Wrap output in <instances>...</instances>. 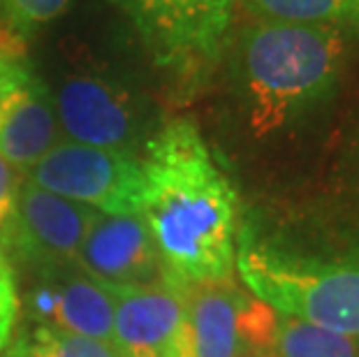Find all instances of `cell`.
Returning a JSON list of instances; mask_svg holds the SVG:
<instances>
[{
	"mask_svg": "<svg viewBox=\"0 0 359 357\" xmlns=\"http://www.w3.org/2000/svg\"><path fill=\"white\" fill-rule=\"evenodd\" d=\"M144 149L140 218L167 274L183 283L232 278L239 197L200 128L174 119Z\"/></svg>",
	"mask_w": 359,
	"mask_h": 357,
	"instance_id": "6da1fadb",
	"label": "cell"
},
{
	"mask_svg": "<svg viewBox=\"0 0 359 357\" xmlns=\"http://www.w3.org/2000/svg\"><path fill=\"white\" fill-rule=\"evenodd\" d=\"M346 37L336 28L278 21L239 30L232 74L255 137L278 133L330 100L346 65Z\"/></svg>",
	"mask_w": 359,
	"mask_h": 357,
	"instance_id": "7a4b0ae2",
	"label": "cell"
},
{
	"mask_svg": "<svg viewBox=\"0 0 359 357\" xmlns=\"http://www.w3.org/2000/svg\"><path fill=\"white\" fill-rule=\"evenodd\" d=\"M234 269L246 290L280 316L359 337V264L292 260L243 244Z\"/></svg>",
	"mask_w": 359,
	"mask_h": 357,
	"instance_id": "3957f363",
	"label": "cell"
},
{
	"mask_svg": "<svg viewBox=\"0 0 359 357\" xmlns=\"http://www.w3.org/2000/svg\"><path fill=\"white\" fill-rule=\"evenodd\" d=\"M133 21L151 58L183 90L209 79L225 51L234 0H111Z\"/></svg>",
	"mask_w": 359,
	"mask_h": 357,
	"instance_id": "277c9868",
	"label": "cell"
},
{
	"mask_svg": "<svg viewBox=\"0 0 359 357\" xmlns=\"http://www.w3.org/2000/svg\"><path fill=\"white\" fill-rule=\"evenodd\" d=\"M26 179L107 216H140L142 209V161L126 151L65 140L58 142Z\"/></svg>",
	"mask_w": 359,
	"mask_h": 357,
	"instance_id": "5b68a950",
	"label": "cell"
},
{
	"mask_svg": "<svg viewBox=\"0 0 359 357\" xmlns=\"http://www.w3.org/2000/svg\"><path fill=\"white\" fill-rule=\"evenodd\" d=\"M193 357H271L278 311L234 278L183 283Z\"/></svg>",
	"mask_w": 359,
	"mask_h": 357,
	"instance_id": "8992f818",
	"label": "cell"
},
{
	"mask_svg": "<svg viewBox=\"0 0 359 357\" xmlns=\"http://www.w3.org/2000/svg\"><path fill=\"white\" fill-rule=\"evenodd\" d=\"M58 126L70 142L137 156L144 142L140 102L118 81L100 74H70L53 97ZM147 147V142H144Z\"/></svg>",
	"mask_w": 359,
	"mask_h": 357,
	"instance_id": "52a82bcc",
	"label": "cell"
},
{
	"mask_svg": "<svg viewBox=\"0 0 359 357\" xmlns=\"http://www.w3.org/2000/svg\"><path fill=\"white\" fill-rule=\"evenodd\" d=\"M111 290V288H109ZM114 344L126 357H193L183 281L114 288Z\"/></svg>",
	"mask_w": 359,
	"mask_h": 357,
	"instance_id": "ba28073f",
	"label": "cell"
},
{
	"mask_svg": "<svg viewBox=\"0 0 359 357\" xmlns=\"http://www.w3.org/2000/svg\"><path fill=\"white\" fill-rule=\"evenodd\" d=\"M97 216L100 211L24 179L12 248L47 269L77 264L81 244Z\"/></svg>",
	"mask_w": 359,
	"mask_h": 357,
	"instance_id": "9c48e42d",
	"label": "cell"
},
{
	"mask_svg": "<svg viewBox=\"0 0 359 357\" xmlns=\"http://www.w3.org/2000/svg\"><path fill=\"white\" fill-rule=\"evenodd\" d=\"M74 267L111 290L144 288L170 278L140 216H97Z\"/></svg>",
	"mask_w": 359,
	"mask_h": 357,
	"instance_id": "30bf717a",
	"label": "cell"
},
{
	"mask_svg": "<svg viewBox=\"0 0 359 357\" xmlns=\"http://www.w3.org/2000/svg\"><path fill=\"white\" fill-rule=\"evenodd\" d=\"M60 142L53 97L42 79L30 77L0 105V156L28 174Z\"/></svg>",
	"mask_w": 359,
	"mask_h": 357,
	"instance_id": "8fae6325",
	"label": "cell"
},
{
	"mask_svg": "<svg viewBox=\"0 0 359 357\" xmlns=\"http://www.w3.org/2000/svg\"><path fill=\"white\" fill-rule=\"evenodd\" d=\"M58 269H49L44 285L33 297L44 328L114 341L116 302L109 288L86 274H65Z\"/></svg>",
	"mask_w": 359,
	"mask_h": 357,
	"instance_id": "7c38bea8",
	"label": "cell"
},
{
	"mask_svg": "<svg viewBox=\"0 0 359 357\" xmlns=\"http://www.w3.org/2000/svg\"><path fill=\"white\" fill-rule=\"evenodd\" d=\"M257 21L325 26L359 35V0H241Z\"/></svg>",
	"mask_w": 359,
	"mask_h": 357,
	"instance_id": "4fadbf2b",
	"label": "cell"
},
{
	"mask_svg": "<svg viewBox=\"0 0 359 357\" xmlns=\"http://www.w3.org/2000/svg\"><path fill=\"white\" fill-rule=\"evenodd\" d=\"M271 357H359V337L278 314Z\"/></svg>",
	"mask_w": 359,
	"mask_h": 357,
	"instance_id": "5bb4252c",
	"label": "cell"
},
{
	"mask_svg": "<svg viewBox=\"0 0 359 357\" xmlns=\"http://www.w3.org/2000/svg\"><path fill=\"white\" fill-rule=\"evenodd\" d=\"M30 357H126L114 341L81 337L53 328H37L30 341H24Z\"/></svg>",
	"mask_w": 359,
	"mask_h": 357,
	"instance_id": "9a60e30c",
	"label": "cell"
},
{
	"mask_svg": "<svg viewBox=\"0 0 359 357\" xmlns=\"http://www.w3.org/2000/svg\"><path fill=\"white\" fill-rule=\"evenodd\" d=\"M74 0H0V17L12 35L28 40L70 10Z\"/></svg>",
	"mask_w": 359,
	"mask_h": 357,
	"instance_id": "2e32d148",
	"label": "cell"
},
{
	"mask_svg": "<svg viewBox=\"0 0 359 357\" xmlns=\"http://www.w3.org/2000/svg\"><path fill=\"white\" fill-rule=\"evenodd\" d=\"M26 174L17 172L0 156V246L12 248L19 216V193Z\"/></svg>",
	"mask_w": 359,
	"mask_h": 357,
	"instance_id": "e0dca14e",
	"label": "cell"
},
{
	"mask_svg": "<svg viewBox=\"0 0 359 357\" xmlns=\"http://www.w3.org/2000/svg\"><path fill=\"white\" fill-rule=\"evenodd\" d=\"M17 314H19L17 278H14L10 262L0 253V351L7 346V341L12 337Z\"/></svg>",
	"mask_w": 359,
	"mask_h": 357,
	"instance_id": "ac0fdd59",
	"label": "cell"
},
{
	"mask_svg": "<svg viewBox=\"0 0 359 357\" xmlns=\"http://www.w3.org/2000/svg\"><path fill=\"white\" fill-rule=\"evenodd\" d=\"M30 77V70L14 51L0 47V105Z\"/></svg>",
	"mask_w": 359,
	"mask_h": 357,
	"instance_id": "d6986e66",
	"label": "cell"
},
{
	"mask_svg": "<svg viewBox=\"0 0 359 357\" xmlns=\"http://www.w3.org/2000/svg\"><path fill=\"white\" fill-rule=\"evenodd\" d=\"M3 357H30V355H28V351H26L24 341H19V344L14 346V348H10V351H7Z\"/></svg>",
	"mask_w": 359,
	"mask_h": 357,
	"instance_id": "ffe728a7",
	"label": "cell"
}]
</instances>
